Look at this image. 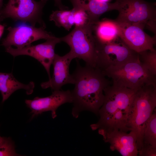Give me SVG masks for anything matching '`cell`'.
<instances>
[{
  "mask_svg": "<svg viewBox=\"0 0 156 156\" xmlns=\"http://www.w3.org/2000/svg\"><path fill=\"white\" fill-rule=\"evenodd\" d=\"M72 75L75 85L71 91L73 116L77 118L80 112L85 110L98 115L104 100V90L110 85L109 81L100 69L86 64L82 66L78 61Z\"/></svg>",
  "mask_w": 156,
  "mask_h": 156,
  "instance_id": "1",
  "label": "cell"
},
{
  "mask_svg": "<svg viewBox=\"0 0 156 156\" xmlns=\"http://www.w3.org/2000/svg\"><path fill=\"white\" fill-rule=\"evenodd\" d=\"M156 107V84L146 85L137 90L128 114L127 126L136 133L138 151L142 146L146 124Z\"/></svg>",
  "mask_w": 156,
  "mask_h": 156,
  "instance_id": "2",
  "label": "cell"
},
{
  "mask_svg": "<svg viewBox=\"0 0 156 156\" xmlns=\"http://www.w3.org/2000/svg\"><path fill=\"white\" fill-rule=\"evenodd\" d=\"M106 77L111 78L113 85L137 90L148 84H156V76L153 75L138 57L123 64L109 67L102 71Z\"/></svg>",
  "mask_w": 156,
  "mask_h": 156,
  "instance_id": "3",
  "label": "cell"
},
{
  "mask_svg": "<svg viewBox=\"0 0 156 156\" xmlns=\"http://www.w3.org/2000/svg\"><path fill=\"white\" fill-rule=\"evenodd\" d=\"M93 25L75 27L66 36L60 38L61 42L70 47L69 53L73 58L84 60L86 64L96 67L97 38L93 30Z\"/></svg>",
  "mask_w": 156,
  "mask_h": 156,
  "instance_id": "4",
  "label": "cell"
},
{
  "mask_svg": "<svg viewBox=\"0 0 156 156\" xmlns=\"http://www.w3.org/2000/svg\"><path fill=\"white\" fill-rule=\"evenodd\" d=\"M118 15L116 22L143 25L156 34L155 3L144 0H116Z\"/></svg>",
  "mask_w": 156,
  "mask_h": 156,
  "instance_id": "5",
  "label": "cell"
},
{
  "mask_svg": "<svg viewBox=\"0 0 156 156\" xmlns=\"http://www.w3.org/2000/svg\"><path fill=\"white\" fill-rule=\"evenodd\" d=\"M137 90L113 84L105 88L104 101L99 112L100 118L97 122L90 125L92 130H97L105 125L118 110L128 114Z\"/></svg>",
  "mask_w": 156,
  "mask_h": 156,
  "instance_id": "6",
  "label": "cell"
},
{
  "mask_svg": "<svg viewBox=\"0 0 156 156\" xmlns=\"http://www.w3.org/2000/svg\"><path fill=\"white\" fill-rule=\"evenodd\" d=\"M96 54V67L102 71L122 65L138 56V53L130 49L119 37L105 42L97 39Z\"/></svg>",
  "mask_w": 156,
  "mask_h": 156,
  "instance_id": "7",
  "label": "cell"
},
{
  "mask_svg": "<svg viewBox=\"0 0 156 156\" xmlns=\"http://www.w3.org/2000/svg\"><path fill=\"white\" fill-rule=\"evenodd\" d=\"M48 0H9L0 14V22L10 18L35 26L38 23L46 28L42 18L43 9Z\"/></svg>",
  "mask_w": 156,
  "mask_h": 156,
  "instance_id": "8",
  "label": "cell"
},
{
  "mask_svg": "<svg viewBox=\"0 0 156 156\" xmlns=\"http://www.w3.org/2000/svg\"><path fill=\"white\" fill-rule=\"evenodd\" d=\"M45 28L25 24L10 27L7 29L9 32L3 40L2 45L5 48L14 46L21 48L31 45L32 42L40 39L47 40L55 37L51 32L45 30Z\"/></svg>",
  "mask_w": 156,
  "mask_h": 156,
  "instance_id": "9",
  "label": "cell"
},
{
  "mask_svg": "<svg viewBox=\"0 0 156 156\" xmlns=\"http://www.w3.org/2000/svg\"><path fill=\"white\" fill-rule=\"evenodd\" d=\"M61 42L60 38L55 37L47 40L45 42L36 45H30L16 48L8 47L5 48V51L14 57L27 55L35 58L44 67L50 79L51 78L50 68L56 54L55 47L57 44Z\"/></svg>",
  "mask_w": 156,
  "mask_h": 156,
  "instance_id": "10",
  "label": "cell"
},
{
  "mask_svg": "<svg viewBox=\"0 0 156 156\" xmlns=\"http://www.w3.org/2000/svg\"><path fill=\"white\" fill-rule=\"evenodd\" d=\"M116 22L119 28V37L131 49L138 53L155 50L156 36L152 37L146 34L144 30V26Z\"/></svg>",
  "mask_w": 156,
  "mask_h": 156,
  "instance_id": "11",
  "label": "cell"
},
{
  "mask_svg": "<svg viewBox=\"0 0 156 156\" xmlns=\"http://www.w3.org/2000/svg\"><path fill=\"white\" fill-rule=\"evenodd\" d=\"M98 131L104 141L109 144L112 151H117L123 156L138 155L137 137L133 131L129 133L117 129L98 130Z\"/></svg>",
  "mask_w": 156,
  "mask_h": 156,
  "instance_id": "12",
  "label": "cell"
},
{
  "mask_svg": "<svg viewBox=\"0 0 156 156\" xmlns=\"http://www.w3.org/2000/svg\"><path fill=\"white\" fill-rule=\"evenodd\" d=\"M71 92L66 91H53L52 94L44 97H36L32 100H26L25 103L31 110V118L42 113L51 111L53 118L57 116L56 111L59 107L66 103H72Z\"/></svg>",
  "mask_w": 156,
  "mask_h": 156,
  "instance_id": "13",
  "label": "cell"
},
{
  "mask_svg": "<svg viewBox=\"0 0 156 156\" xmlns=\"http://www.w3.org/2000/svg\"><path fill=\"white\" fill-rule=\"evenodd\" d=\"M74 58L69 53L60 56L56 54L52 64L53 72L52 77L41 84L43 89L51 88L53 91L59 90L64 85L74 83L72 75L69 73L70 63Z\"/></svg>",
  "mask_w": 156,
  "mask_h": 156,
  "instance_id": "14",
  "label": "cell"
},
{
  "mask_svg": "<svg viewBox=\"0 0 156 156\" xmlns=\"http://www.w3.org/2000/svg\"><path fill=\"white\" fill-rule=\"evenodd\" d=\"M73 8L81 9L88 15L92 23L95 24L100 16L105 12L117 9V4L103 2L97 0H70Z\"/></svg>",
  "mask_w": 156,
  "mask_h": 156,
  "instance_id": "15",
  "label": "cell"
},
{
  "mask_svg": "<svg viewBox=\"0 0 156 156\" xmlns=\"http://www.w3.org/2000/svg\"><path fill=\"white\" fill-rule=\"evenodd\" d=\"M34 83L32 81L27 84L20 82L14 77L12 73L0 72V92L2 97V103L18 89H24L27 94H31L34 91Z\"/></svg>",
  "mask_w": 156,
  "mask_h": 156,
  "instance_id": "16",
  "label": "cell"
},
{
  "mask_svg": "<svg viewBox=\"0 0 156 156\" xmlns=\"http://www.w3.org/2000/svg\"><path fill=\"white\" fill-rule=\"evenodd\" d=\"M140 156H156V109L148 121L144 129L142 146L138 151Z\"/></svg>",
  "mask_w": 156,
  "mask_h": 156,
  "instance_id": "17",
  "label": "cell"
},
{
  "mask_svg": "<svg viewBox=\"0 0 156 156\" xmlns=\"http://www.w3.org/2000/svg\"><path fill=\"white\" fill-rule=\"evenodd\" d=\"M93 30L96 37L100 41H110L119 37V28L115 20L103 19L94 25Z\"/></svg>",
  "mask_w": 156,
  "mask_h": 156,
  "instance_id": "18",
  "label": "cell"
},
{
  "mask_svg": "<svg viewBox=\"0 0 156 156\" xmlns=\"http://www.w3.org/2000/svg\"><path fill=\"white\" fill-rule=\"evenodd\" d=\"M75 9L70 10H60L53 11L49 16V20L53 21L58 27H62L69 31L74 25Z\"/></svg>",
  "mask_w": 156,
  "mask_h": 156,
  "instance_id": "19",
  "label": "cell"
},
{
  "mask_svg": "<svg viewBox=\"0 0 156 156\" xmlns=\"http://www.w3.org/2000/svg\"><path fill=\"white\" fill-rule=\"evenodd\" d=\"M140 60L153 75L156 76V51L147 50L138 53Z\"/></svg>",
  "mask_w": 156,
  "mask_h": 156,
  "instance_id": "20",
  "label": "cell"
},
{
  "mask_svg": "<svg viewBox=\"0 0 156 156\" xmlns=\"http://www.w3.org/2000/svg\"><path fill=\"white\" fill-rule=\"evenodd\" d=\"M15 151L14 143L9 137H1L0 140V156H19Z\"/></svg>",
  "mask_w": 156,
  "mask_h": 156,
  "instance_id": "21",
  "label": "cell"
},
{
  "mask_svg": "<svg viewBox=\"0 0 156 156\" xmlns=\"http://www.w3.org/2000/svg\"><path fill=\"white\" fill-rule=\"evenodd\" d=\"M75 9L74 14V25L76 27H81L91 24L89 16L84 10L73 8Z\"/></svg>",
  "mask_w": 156,
  "mask_h": 156,
  "instance_id": "22",
  "label": "cell"
},
{
  "mask_svg": "<svg viewBox=\"0 0 156 156\" xmlns=\"http://www.w3.org/2000/svg\"><path fill=\"white\" fill-rule=\"evenodd\" d=\"M55 5L60 10H67L68 8L63 5L62 0H53Z\"/></svg>",
  "mask_w": 156,
  "mask_h": 156,
  "instance_id": "23",
  "label": "cell"
},
{
  "mask_svg": "<svg viewBox=\"0 0 156 156\" xmlns=\"http://www.w3.org/2000/svg\"><path fill=\"white\" fill-rule=\"evenodd\" d=\"M5 25L0 24V38L1 37L3 32Z\"/></svg>",
  "mask_w": 156,
  "mask_h": 156,
  "instance_id": "24",
  "label": "cell"
},
{
  "mask_svg": "<svg viewBox=\"0 0 156 156\" xmlns=\"http://www.w3.org/2000/svg\"><path fill=\"white\" fill-rule=\"evenodd\" d=\"M3 1V0H0V14L2 10L1 8L2 6Z\"/></svg>",
  "mask_w": 156,
  "mask_h": 156,
  "instance_id": "25",
  "label": "cell"
},
{
  "mask_svg": "<svg viewBox=\"0 0 156 156\" xmlns=\"http://www.w3.org/2000/svg\"><path fill=\"white\" fill-rule=\"evenodd\" d=\"M98 1L103 2H108L110 0H97Z\"/></svg>",
  "mask_w": 156,
  "mask_h": 156,
  "instance_id": "26",
  "label": "cell"
},
{
  "mask_svg": "<svg viewBox=\"0 0 156 156\" xmlns=\"http://www.w3.org/2000/svg\"><path fill=\"white\" fill-rule=\"evenodd\" d=\"M1 136H0V140H1Z\"/></svg>",
  "mask_w": 156,
  "mask_h": 156,
  "instance_id": "27",
  "label": "cell"
}]
</instances>
